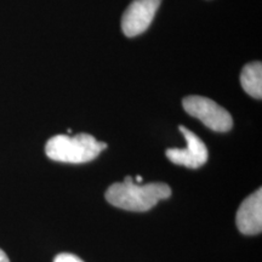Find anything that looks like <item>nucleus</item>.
I'll return each mask as SVG.
<instances>
[{"label":"nucleus","instance_id":"5","mask_svg":"<svg viewBox=\"0 0 262 262\" xmlns=\"http://www.w3.org/2000/svg\"><path fill=\"white\" fill-rule=\"evenodd\" d=\"M162 0H134L124 12L122 28L126 37L133 38L149 27Z\"/></svg>","mask_w":262,"mask_h":262},{"label":"nucleus","instance_id":"7","mask_svg":"<svg viewBox=\"0 0 262 262\" xmlns=\"http://www.w3.org/2000/svg\"><path fill=\"white\" fill-rule=\"evenodd\" d=\"M241 84L247 94L254 98L262 97V63L260 61L244 66L241 74Z\"/></svg>","mask_w":262,"mask_h":262},{"label":"nucleus","instance_id":"3","mask_svg":"<svg viewBox=\"0 0 262 262\" xmlns=\"http://www.w3.org/2000/svg\"><path fill=\"white\" fill-rule=\"evenodd\" d=\"M182 104L189 116L198 118L209 129L217 133H226L232 129L233 120L231 114L210 98L192 95L183 98Z\"/></svg>","mask_w":262,"mask_h":262},{"label":"nucleus","instance_id":"1","mask_svg":"<svg viewBox=\"0 0 262 262\" xmlns=\"http://www.w3.org/2000/svg\"><path fill=\"white\" fill-rule=\"evenodd\" d=\"M171 195L166 183H136L133 176H126L123 182H116L107 189L106 199L110 204L129 211H148L157 203Z\"/></svg>","mask_w":262,"mask_h":262},{"label":"nucleus","instance_id":"9","mask_svg":"<svg viewBox=\"0 0 262 262\" xmlns=\"http://www.w3.org/2000/svg\"><path fill=\"white\" fill-rule=\"evenodd\" d=\"M0 262H10L9 257L6 256V254L2 250V249H0Z\"/></svg>","mask_w":262,"mask_h":262},{"label":"nucleus","instance_id":"6","mask_svg":"<svg viewBox=\"0 0 262 262\" xmlns=\"http://www.w3.org/2000/svg\"><path fill=\"white\" fill-rule=\"evenodd\" d=\"M237 227L243 234H258L262 229V191L249 195L237 211Z\"/></svg>","mask_w":262,"mask_h":262},{"label":"nucleus","instance_id":"4","mask_svg":"<svg viewBox=\"0 0 262 262\" xmlns=\"http://www.w3.org/2000/svg\"><path fill=\"white\" fill-rule=\"evenodd\" d=\"M179 130L185 136L187 146L186 148L166 149V157L170 162L189 169H198L208 162L209 153L205 143L187 127L180 125Z\"/></svg>","mask_w":262,"mask_h":262},{"label":"nucleus","instance_id":"8","mask_svg":"<svg viewBox=\"0 0 262 262\" xmlns=\"http://www.w3.org/2000/svg\"><path fill=\"white\" fill-rule=\"evenodd\" d=\"M54 262H84V261L78 256H75L73 254L62 253V254H58L57 256L55 257Z\"/></svg>","mask_w":262,"mask_h":262},{"label":"nucleus","instance_id":"2","mask_svg":"<svg viewBox=\"0 0 262 262\" xmlns=\"http://www.w3.org/2000/svg\"><path fill=\"white\" fill-rule=\"evenodd\" d=\"M106 148L107 143L98 142L89 134H77L74 136L56 135L47 142L45 153L55 162L81 164L97 158Z\"/></svg>","mask_w":262,"mask_h":262},{"label":"nucleus","instance_id":"10","mask_svg":"<svg viewBox=\"0 0 262 262\" xmlns=\"http://www.w3.org/2000/svg\"><path fill=\"white\" fill-rule=\"evenodd\" d=\"M142 181H143L142 176H136V183H141Z\"/></svg>","mask_w":262,"mask_h":262}]
</instances>
